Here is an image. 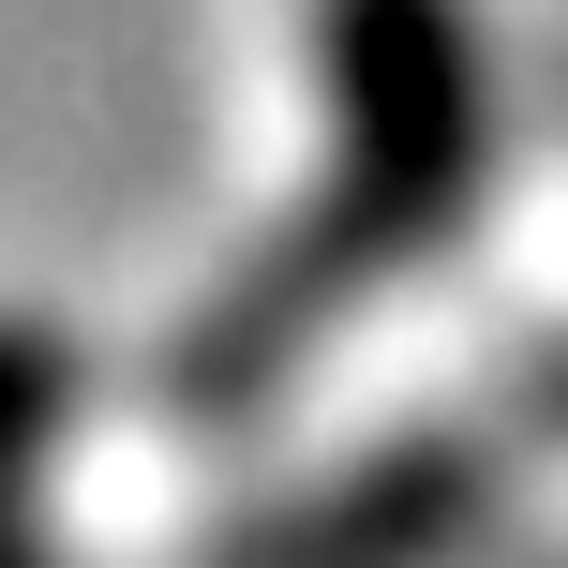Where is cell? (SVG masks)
<instances>
[{
	"instance_id": "cell-2",
	"label": "cell",
	"mask_w": 568,
	"mask_h": 568,
	"mask_svg": "<svg viewBox=\"0 0 568 568\" xmlns=\"http://www.w3.org/2000/svg\"><path fill=\"white\" fill-rule=\"evenodd\" d=\"M60 404H75V359H60V329L0 314V568H45V479H60Z\"/></svg>"
},
{
	"instance_id": "cell-1",
	"label": "cell",
	"mask_w": 568,
	"mask_h": 568,
	"mask_svg": "<svg viewBox=\"0 0 568 568\" xmlns=\"http://www.w3.org/2000/svg\"><path fill=\"white\" fill-rule=\"evenodd\" d=\"M479 150H494V105H479V30H464V0H329V180H314V225L284 240V255H255L195 314L180 404L270 389L359 284L434 255L449 210L479 195Z\"/></svg>"
}]
</instances>
